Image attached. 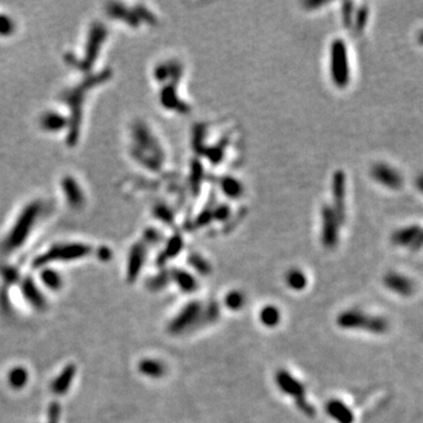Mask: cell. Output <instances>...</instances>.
<instances>
[{"label": "cell", "mask_w": 423, "mask_h": 423, "mask_svg": "<svg viewBox=\"0 0 423 423\" xmlns=\"http://www.w3.org/2000/svg\"><path fill=\"white\" fill-rule=\"evenodd\" d=\"M336 325L348 331H364L372 334H385L389 329L387 319L365 314L360 309H347L336 318Z\"/></svg>", "instance_id": "cell-1"}, {"label": "cell", "mask_w": 423, "mask_h": 423, "mask_svg": "<svg viewBox=\"0 0 423 423\" xmlns=\"http://www.w3.org/2000/svg\"><path fill=\"white\" fill-rule=\"evenodd\" d=\"M202 326H206L203 304L198 301H191L172 319L168 325V332L173 335H182Z\"/></svg>", "instance_id": "cell-2"}, {"label": "cell", "mask_w": 423, "mask_h": 423, "mask_svg": "<svg viewBox=\"0 0 423 423\" xmlns=\"http://www.w3.org/2000/svg\"><path fill=\"white\" fill-rule=\"evenodd\" d=\"M275 383L285 395L292 397L296 407L307 416H314L315 410L311 404L308 403L306 397V388L295 376L286 369H280L275 374Z\"/></svg>", "instance_id": "cell-3"}, {"label": "cell", "mask_w": 423, "mask_h": 423, "mask_svg": "<svg viewBox=\"0 0 423 423\" xmlns=\"http://www.w3.org/2000/svg\"><path fill=\"white\" fill-rule=\"evenodd\" d=\"M333 77L340 86H345L349 80L347 52L342 41H336L333 46Z\"/></svg>", "instance_id": "cell-4"}, {"label": "cell", "mask_w": 423, "mask_h": 423, "mask_svg": "<svg viewBox=\"0 0 423 423\" xmlns=\"http://www.w3.org/2000/svg\"><path fill=\"white\" fill-rule=\"evenodd\" d=\"M373 179L390 189H399L403 185V179L395 168L386 164H376L372 167Z\"/></svg>", "instance_id": "cell-5"}, {"label": "cell", "mask_w": 423, "mask_h": 423, "mask_svg": "<svg viewBox=\"0 0 423 423\" xmlns=\"http://www.w3.org/2000/svg\"><path fill=\"white\" fill-rule=\"evenodd\" d=\"M326 414L336 423H354V413L349 406L339 399H331L325 406Z\"/></svg>", "instance_id": "cell-6"}, {"label": "cell", "mask_w": 423, "mask_h": 423, "mask_svg": "<svg viewBox=\"0 0 423 423\" xmlns=\"http://www.w3.org/2000/svg\"><path fill=\"white\" fill-rule=\"evenodd\" d=\"M383 283L392 292L401 296H410L414 293L415 286L410 279L397 273H388L383 279Z\"/></svg>", "instance_id": "cell-7"}, {"label": "cell", "mask_w": 423, "mask_h": 423, "mask_svg": "<svg viewBox=\"0 0 423 423\" xmlns=\"http://www.w3.org/2000/svg\"><path fill=\"white\" fill-rule=\"evenodd\" d=\"M422 228L418 225H413L409 227L401 228L399 231L394 232L392 235V241L397 246H411L413 242L420 234Z\"/></svg>", "instance_id": "cell-8"}, {"label": "cell", "mask_w": 423, "mask_h": 423, "mask_svg": "<svg viewBox=\"0 0 423 423\" xmlns=\"http://www.w3.org/2000/svg\"><path fill=\"white\" fill-rule=\"evenodd\" d=\"M259 320L265 327H277L281 322V311L274 304H267V306L261 308L259 313Z\"/></svg>", "instance_id": "cell-9"}, {"label": "cell", "mask_w": 423, "mask_h": 423, "mask_svg": "<svg viewBox=\"0 0 423 423\" xmlns=\"http://www.w3.org/2000/svg\"><path fill=\"white\" fill-rule=\"evenodd\" d=\"M172 279H173V281L177 283V286L184 293H193L198 288V282L195 281L193 275L185 271H174L173 274H172Z\"/></svg>", "instance_id": "cell-10"}, {"label": "cell", "mask_w": 423, "mask_h": 423, "mask_svg": "<svg viewBox=\"0 0 423 423\" xmlns=\"http://www.w3.org/2000/svg\"><path fill=\"white\" fill-rule=\"evenodd\" d=\"M139 369L143 375L152 379L163 378L166 373V365L157 360H143L139 364Z\"/></svg>", "instance_id": "cell-11"}, {"label": "cell", "mask_w": 423, "mask_h": 423, "mask_svg": "<svg viewBox=\"0 0 423 423\" xmlns=\"http://www.w3.org/2000/svg\"><path fill=\"white\" fill-rule=\"evenodd\" d=\"M285 280L287 286H288L290 289L296 290V292L306 288L308 283L306 274H304L302 271L297 270V268H293V270L287 272Z\"/></svg>", "instance_id": "cell-12"}, {"label": "cell", "mask_w": 423, "mask_h": 423, "mask_svg": "<svg viewBox=\"0 0 423 423\" xmlns=\"http://www.w3.org/2000/svg\"><path fill=\"white\" fill-rule=\"evenodd\" d=\"M246 296L240 290H231L225 296V306L233 311L240 310L245 306Z\"/></svg>", "instance_id": "cell-13"}, {"label": "cell", "mask_w": 423, "mask_h": 423, "mask_svg": "<svg viewBox=\"0 0 423 423\" xmlns=\"http://www.w3.org/2000/svg\"><path fill=\"white\" fill-rule=\"evenodd\" d=\"M71 379H72V369H67V371L62 375V378L56 382V385H55L56 392H64V390H66L67 387H69Z\"/></svg>", "instance_id": "cell-14"}, {"label": "cell", "mask_w": 423, "mask_h": 423, "mask_svg": "<svg viewBox=\"0 0 423 423\" xmlns=\"http://www.w3.org/2000/svg\"><path fill=\"white\" fill-rule=\"evenodd\" d=\"M191 265L193 267L195 268L196 271L199 272L200 274H208L210 272V268H209V265L208 262H206L205 260H202L200 256H195V257H192L191 259Z\"/></svg>", "instance_id": "cell-15"}, {"label": "cell", "mask_w": 423, "mask_h": 423, "mask_svg": "<svg viewBox=\"0 0 423 423\" xmlns=\"http://www.w3.org/2000/svg\"><path fill=\"white\" fill-rule=\"evenodd\" d=\"M357 19H356V31L361 32L363 30V27L365 26V24H367V19H368V9L367 7H362L358 11L357 13Z\"/></svg>", "instance_id": "cell-16"}, {"label": "cell", "mask_w": 423, "mask_h": 423, "mask_svg": "<svg viewBox=\"0 0 423 423\" xmlns=\"http://www.w3.org/2000/svg\"><path fill=\"white\" fill-rule=\"evenodd\" d=\"M25 380H26V374H25L21 369L12 373V376H11V382H12V385L17 387L23 385V383L25 382Z\"/></svg>", "instance_id": "cell-17"}, {"label": "cell", "mask_w": 423, "mask_h": 423, "mask_svg": "<svg viewBox=\"0 0 423 423\" xmlns=\"http://www.w3.org/2000/svg\"><path fill=\"white\" fill-rule=\"evenodd\" d=\"M422 247H423V229L420 232V234H418L416 240L413 242V245L410 246V248L411 250H418V249H421Z\"/></svg>", "instance_id": "cell-18"}, {"label": "cell", "mask_w": 423, "mask_h": 423, "mask_svg": "<svg viewBox=\"0 0 423 423\" xmlns=\"http://www.w3.org/2000/svg\"><path fill=\"white\" fill-rule=\"evenodd\" d=\"M45 281H46V283H47L48 286H52V287H57V286L59 285L58 277H57V275H56V274H53V273H48V274H46Z\"/></svg>", "instance_id": "cell-19"}, {"label": "cell", "mask_w": 423, "mask_h": 423, "mask_svg": "<svg viewBox=\"0 0 423 423\" xmlns=\"http://www.w3.org/2000/svg\"><path fill=\"white\" fill-rule=\"evenodd\" d=\"M416 186H417V188L423 193V174H421L420 177L416 179Z\"/></svg>", "instance_id": "cell-20"}, {"label": "cell", "mask_w": 423, "mask_h": 423, "mask_svg": "<svg viewBox=\"0 0 423 423\" xmlns=\"http://www.w3.org/2000/svg\"><path fill=\"white\" fill-rule=\"evenodd\" d=\"M417 41L420 42L421 45H423V31H421L420 33H418V35H417Z\"/></svg>", "instance_id": "cell-21"}]
</instances>
